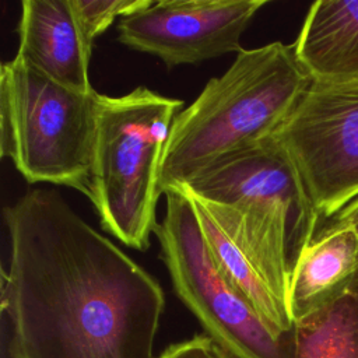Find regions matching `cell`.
<instances>
[{"mask_svg": "<svg viewBox=\"0 0 358 358\" xmlns=\"http://www.w3.org/2000/svg\"><path fill=\"white\" fill-rule=\"evenodd\" d=\"M17 57L60 85L95 91L90 81L92 42L87 38L73 0H22Z\"/></svg>", "mask_w": 358, "mask_h": 358, "instance_id": "cell-9", "label": "cell"}, {"mask_svg": "<svg viewBox=\"0 0 358 358\" xmlns=\"http://www.w3.org/2000/svg\"><path fill=\"white\" fill-rule=\"evenodd\" d=\"M271 138L320 220H333L358 197V85L312 81Z\"/></svg>", "mask_w": 358, "mask_h": 358, "instance_id": "cell-7", "label": "cell"}, {"mask_svg": "<svg viewBox=\"0 0 358 358\" xmlns=\"http://www.w3.org/2000/svg\"><path fill=\"white\" fill-rule=\"evenodd\" d=\"M173 189L201 203L288 305L292 270L317 234L320 217L275 141L270 137L227 155Z\"/></svg>", "mask_w": 358, "mask_h": 358, "instance_id": "cell-3", "label": "cell"}, {"mask_svg": "<svg viewBox=\"0 0 358 358\" xmlns=\"http://www.w3.org/2000/svg\"><path fill=\"white\" fill-rule=\"evenodd\" d=\"M310 83L292 46L280 41L238 52L173 119L161 162V193L270 138Z\"/></svg>", "mask_w": 358, "mask_h": 358, "instance_id": "cell-2", "label": "cell"}, {"mask_svg": "<svg viewBox=\"0 0 358 358\" xmlns=\"http://www.w3.org/2000/svg\"><path fill=\"white\" fill-rule=\"evenodd\" d=\"M11 358H154L161 284L49 189L4 208Z\"/></svg>", "mask_w": 358, "mask_h": 358, "instance_id": "cell-1", "label": "cell"}, {"mask_svg": "<svg viewBox=\"0 0 358 358\" xmlns=\"http://www.w3.org/2000/svg\"><path fill=\"white\" fill-rule=\"evenodd\" d=\"M180 192L193 203L207 246L224 275L246 296L259 315L278 336H291L294 322L289 315L288 305L273 291L257 263L213 220L197 199L183 190Z\"/></svg>", "mask_w": 358, "mask_h": 358, "instance_id": "cell-12", "label": "cell"}, {"mask_svg": "<svg viewBox=\"0 0 358 358\" xmlns=\"http://www.w3.org/2000/svg\"><path fill=\"white\" fill-rule=\"evenodd\" d=\"M334 218L352 224L357 229V234H358V197L355 200H352L347 207H344ZM348 294H351L355 299H358V264H357V270H355L354 278L351 281Z\"/></svg>", "mask_w": 358, "mask_h": 358, "instance_id": "cell-16", "label": "cell"}, {"mask_svg": "<svg viewBox=\"0 0 358 358\" xmlns=\"http://www.w3.org/2000/svg\"><path fill=\"white\" fill-rule=\"evenodd\" d=\"M315 83L358 85V0H317L292 45Z\"/></svg>", "mask_w": 358, "mask_h": 358, "instance_id": "cell-11", "label": "cell"}, {"mask_svg": "<svg viewBox=\"0 0 358 358\" xmlns=\"http://www.w3.org/2000/svg\"><path fill=\"white\" fill-rule=\"evenodd\" d=\"M158 358H235L207 333L171 344Z\"/></svg>", "mask_w": 358, "mask_h": 358, "instance_id": "cell-15", "label": "cell"}, {"mask_svg": "<svg viewBox=\"0 0 358 358\" xmlns=\"http://www.w3.org/2000/svg\"><path fill=\"white\" fill-rule=\"evenodd\" d=\"M294 358H358V299L345 294L294 323Z\"/></svg>", "mask_w": 358, "mask_h": 358, "instance_id": "cell-13", "label": "cell"}, {"mask_svg": "<svg viewBox=\"0 0 358 358\" xmlns=\"http://www.w3.org/2000/svg\"><path fill=\"white\" fill-rule=\"evenodd\" d=\"M302 250L291 274L288 308L292 322L348 294L358 264V234L352 224L333 218Z\"/></svg>", "mask_w": 358, "mask_h": 358, "instance_id": "cell-10", "label": "cell"}, {"mask_svg": "<svg viewBox=\"0 0 358 358\" xmlns=\"http://www.w3.org/2000/svg\"><path fill=\"white\" fill-rule=\"evenodd\" d=\"M182 106V99L143 85L99 95L90 200L102 229L140 252L158 225L161 162Z\"/></svg>", "mask_w": 358, "mask_h": 358, "instance_id": "cell-4", "label": "cell"}, {"mask_svg": "<svg viewBox=\"0 0 358 358\" xmlns=\"http://www.w3.org/2000/svg\"><path fill=\"white\" fill-rule=\"evenodd\" d=\"M99 95L50 80L20 57L0 66V155L28 183L91 197Z\"/></svg>", "mask_w": 358, "mask_h": 358, "instance_id": "cell-5", "label": "cell"}, {"mask_svg": "<svg viewBox=\"0 0 358 358\" xmlns=\"http://www.w3.org/2000/svg\"><path fill=\"white\" fill-rule=\"evenodd\" d=\"M151 3L152 0H73L80 24L92 43L116 18L127 17Z\"/></svg>", "mask_w": 358, "mask_h": 358, "instance_id": "cell-14", "label": "cell"}, {"mask_svg": "<svg viewBox=\"0 0 358 358\" xmlns=\"http://www.w3.org/2000/svg\"><path fill=\"white\" fill-rule=\"evenodd\" d=\"M155 228L173 289L206 333L235 358H294L292 334L278 336L217 266L196 208L180 190L165 193Z\"/></svg>", "mask_w": 358, "mask_h": 358, "instance_id": "cell-6", "label": "cell"}, {"mask_svg": "<svg viewBox=\"0 0 358 358\" xmlns=\"http://www.w3.org/2000/svg\"><path fill=\"white\" fill-rule=\"evenodd\" d=\"M267 0H159L119 20L122 45L168 69L241 52V36Z\"/></svg>", "mask_w": 358, "mask_h": 358, "instance_id": "cell-8", "label": "cell"}]
</instances>
